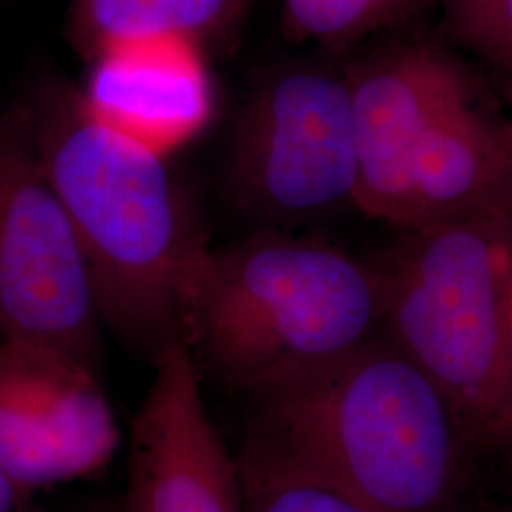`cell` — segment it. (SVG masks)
Returning <instances> with one entry per match:
<instances>
[{"instance_id": "obj_11", "label": "cell", "mask_w": 512, "mask_h": 512, "mask_svg": "<svg viewBox=\"0 0 512 512\" xmlns=\"http://www.w3.org/2000/svg\"><path fill=\"white\" fill-rule=\"evenodd\" d=\"M503 205L499 126L471 103L444 116L423 141L410 175L406 230Z\"/></svg>"}, {"instance_id": "obj_8", "label": "cell", "mask_w": 512, "mask_h": 512, "mask_svg": "<svg viewBox=\"0 0 512 512\" xmlns=\"http://www.w3.org/2000/svg\"><path fill=\"white\" fill-rule=\"evenodd\" d=\"M129 440L124 512H245L238 461L228 456L203 401L184 342L165 349Z\"/></svg>"}, {"instance_id": "obj_17", "label": "cell", "mask_w": 512, "mask_h": 512, "mask_svg": "<svg viewBox=\"0 0 512 512\" xmlns=\"http://www.w3.org/2000/svg\"><path fill=\"white\" fill-rule=\"evenodd\" d=\"M501 165H503V203L512 211V124L499 126Z\"/></svg>"}, {"instance_id": "obj_7", "label": "cell", "mask_w": 512, "mask_h": 512, "mask_svg": "<svg viewBox=\"0 0 512 512\" xmlns=\"http://www.w3.org/2000/svg\"><path fill=\"white\" fill-rule=\"evenodd\" d=\"M118 442L93 368L57 349L0 342V463L23 488L97 475Z\"/></svg>"}, {"instance_id": "obj_19", "label": "cell", "mask_w": 512, "mask_h": 512, "mask_svg": "<svg viewBox=\"0 0 512 512\" xmlns=\"http://www.w3.org/2000/svg\"><path fill=\"white\" fill-rule=\"evenodd\" d=\"M505 444H512V431L511 435H509V439L505 440Z\"/></svg>"}, {"instance_id": "obj_5", "label": "cell", "mask_w": 512, "mask_h": 512, "mask_svg": "<svg viewBox=\"0 0 512 512\" xmlns=\"http://www.w3.org/2000/svg\"><path fill=\"white\" fill-rule=\"evenodd\" d=\"M103 317L92 268L29 133L0 131V342L97 368Z\"/></svg>"}, {"instance_id": "obj_3", "label": "cell", "mask_w": 512, "mask_h": 512, "mask_svg": "<svg viewBox=\"0 0 512 512\" xmlns=\"http://www.w3.org/2000/svg\"><path fill=\"white\" fill-rule=\"evenodd\" d=\"M384 315L380 266L268 228L205 253L184 344L200 374L255 397L365 346L384 332Z\"/></svg>"}, {"instance_id": "obj_14", "label": "cell", "mask_w": 512, "mask_h": 512, "mask_svg": "<svg viewBox=\"0 0 512 512\" xmlns=\"http://www.w3.org/2000/svg\"><path fill=\"white\" fill-rule=\"evenodd\" d=\"M459 40L512 73V0H442Z\"/></svg>"}, {"instance_id": "obj_13", "label": "cell", "mask_w": 512, "mask_h": 512, "mask_svg": "<svg viewBox=\"0 0 512 512\" xmlns=\"http://www.w3.org/2000/svg\"><path fill=\"white\" fill-rule=\"evenodd\" d=\"M245 512H382L247 439L238 459Z\"/></svg>"}, {"instance_id": "obj_10", "label": "cell", "mask_w": 512, "mask_h": 512, "mask_svg": "<svg viewBox=\"0 0 512 512\" xmlns=\"http://www.w3.org/2000/svg\"><path fill=\"white\" fill-rule=\"evenodd\" d=\"M93 55L80 95L101 124L164 158L207 124L213 92L194 38H128Z\"/></svg>"}, {"instance_id": "obj_12", "label": "cell", "mask_w": 512, "mask_h": 512, "mask_svg": "<svg viewBox=\"0 0 512 512\" xmlns=\"http://www.w3.org/2000/svg\"><path fill=\"white\" fill-rule=\"evenodd\" d=\"M232 0H74L80 33L92 52L107 44L177 33L196 38L226 16Z\"/></svg>"}, {"instance_id": "obj_1", "label": "cell", "mask_w": 512, "mask_h": 512, "mask_svg": "<svg viewBox=\"0 0 512 512\" xmlns=\"http://www.w3.org/2000/svg\"><path fill=\"white\" fill-rule=\"evenodd\" d=\"M249 437L382 512H456L475 446L456 408L384 332L253 397Z\"/></svg>"}, {"instance_id": "obj_20", "label": "cell", "mask_w": 512, "mask_h": 512, "mask_svg": "<svg viewBox=\"0 0 512 512\" xmlns=\"http://www.w3.org/2000/svg\"><path fill=\"white\" fill-rule=\"evenodd\" d=\"M512 512V511H511Z\"/></svg>"}, {"instance_id": "obj_6", "label": "cell", "mask_w": 512, "mask_h": 512, "mask_svg": "<svg viewBox=\"0 0 512 512\" xmlns=\"http://www.w3.org/2000/svg\"><path fill=\"white\" fill-rule=\"evenodd\" d=\"M357 141L348 82L300 69L272 80L245 112L232 148L236 202L272 230L355 205Z\"/></svg>"}, {"instance_id": "obj_18", "label": "cell", "mask_w": 512, "mask_h": 512, "mask_svg": "<svg viewBox=\"0 0 512 512\" xmlns=\"http://www.w3.org/2000/svg\"><path fill=\"white\" fill-rule=\"evenodd\" d=\"M93 512H124L122 509H99V511H93Z\"/></svg>"}, {"instance_id": "obj_15", "label": "cell", "mask_w": 512, "mask_h": 512, "mask_svg": "<svg viewBox=\"0 0 512 512\" xmlns=\"http://www.w3.org/2000/svg\"><path fill=\"white\" fill-rule=\"evenodd\" d=\"M382 0H285L291 27L306 37L330 38L361 25Z\"/></svg>"}, {"instance_id": "obj_9", "label": "cell", "mask_w": 512, "mask_h": 512, "mask_svg": "<svg viewBox=\"0 0 512 512\" xmlns=\"http://www.w3.org/2000/svg\"><path fill=\"white\" fill-rule=\"evenodd\" d=\"M357 141L355 205L404 226L410 175L431 129L471 103L458 69L425 48H403L368 63L349 82Z\"/></svg>"}, {"instance_id": "obj_2", "label": "cell", "mask_w": 512, "mask_h": 512, "mask_svg": "<svg viewBox=\"0 0 512 512\" xmlns=\"http://www.w3.org/2000/svg\"><path fill=\"white\" fill-rule=\"evenodd\" d=\"M29 135L88 256L103 323L156 361L184 342L190 287L211 249L164 156L65 90L40 99Z\"/></svg>"}, {"instance_id": "obj_16", "label": "cell", "mask_w": 512, "mask_h": 512, "mask_svg": "<svg viewBox=\"0 0 512 512\" xmlns=\"http://www.w3.org/2000/svg\"><path fill=\"white\" fill-rule=\"evenodd\" d=\"M0 512H38L33 492L23 488L0 463Z\"/></svg>"}, {"instance_id": "obj_4", "label": "cell", "mask_w": 512, "mask_h": 512, "mask_svg": "<svg viewBox=\"0 0 512 512\" xmlns=\"http://www.w3.org/2000/svg\"><path fill=\"white\" fill-rule=\"evenodd\" d=\"M410 236L380 268L384 334L439 385L473 444L512 431V211L494 205Z\"/></svg>"}]
</instances>
